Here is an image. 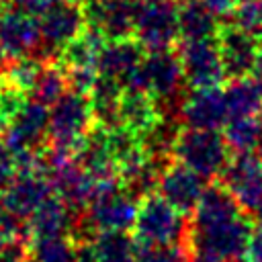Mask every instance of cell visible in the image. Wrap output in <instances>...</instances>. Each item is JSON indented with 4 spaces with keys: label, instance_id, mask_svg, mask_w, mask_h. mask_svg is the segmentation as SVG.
Instances as JSON below:
<instances>
[{
    "label": "cell",
    "instance_id": "6da1fadb",
    "mask_svg": "<svg viewBox=\"0 0 262 262\" xmlns=\"http://www.w3.org/2000/svg\"><path fill=\"white\" fill-rule=\"evenodd\" d=\"M192 213L188 229L192 250L213 252L227 262L242 260L254 231L242 205L225 186H207Z\"/></svg>",
    "mask_w": 262,
    "mask_h": 262
},
{
    "label": "cell",
    "instance_id": "7a4b0ae2",
    "mask_svg": "<svg viewBox=\"0 0 262 262\" xmlns=\"http://www.w3.org/2000/svg\"><path fill=\"white\" fill-rule=\"evenodd\" d=\"M172 156L203 178L221 176L229 164V145L217 129L184 127L176 133Z\"/></svg>",
    "mask_w": 262,
    "mask_h": 262
},
{
    "label": "cell",
    "instance_id": "3957f363",
    "mask_svg": "<svg viewBox=\"0 0 262 262\" xmlns=\"http://www.w3.org/2000/svg\"><path fill=\"white\" fill-rule=\"evenodd\" d=\"M184 82L186 80L178 53L164 49V51H147V55H143L141 66L137 68L131 82L125 88L143 90L158 102V108L162 104H168V106H176L180 113L182 100H178V94Z\"/></svg>",
    "mask_w": 262,
    "mask_h": 262
},
{
    "label": "cell",
    "instance_id": "277c9868",
    "mask_svg": "<svg viewBox=\"0 0 262 262\" xmlns=\"http://www.w3.org/2000/svg\"><path fill=\"white\" fill-rule=\"evenodd\" d=\"M94 127L90 96L78 90H68L49 111L47 145L61 151H74Z\"/></svg>",
    "mask_w": 262,
    "mask_h": 262
},
{
    "label": "cell",
    "instance_id": "5b68a950",
    "mask_svg": "<svg viewBox=\"0 0 262 262\" xmlns=\"http://www.w3.org/2000/svg\"><path fill=\"white\" fill-rule=\"evenodd\" d=\"M139 211L137 196H133L121 180L98 182V188L86 207V223L96 231H127L135 225Z\"/></svg>",
    "mask_w": 262,
    "mask_h": 262
},
{
    "label": "cell",
    "instance_id": "8992f818",
    "mask_svg": "<svg viewBox=\"0 0 262 262\" xmlns=\"http://www.w3.org/2000/svg\"><path fill=\"white\" fill-rule=\"evenodd\" d=\"M133 229L141 246H174L188 233L182 211L160 194H147L139 201Z\"/></svg>",
    "mask_w": 262,
    "mask_h": 262
},
{
    "label": "cell",
    "instance_id": "52a82bcc",
    "mask_svg": "<svg viewBox=\"0 0 262 262\" xmlns=\"http://www.w3.org/2000/svg\"><path fill=\"white\" fill-rule=\"evenodd\" d=\"M178 0H135V41L145 51L170 49L180 37Z\"/></svg>",
    "mask_w": 262,
    "mask_h": 262
},
{
    "label": "cell",
    "instance_id": "ba28073f",
    "mask_svg": "<svg viewBox=\"0 0 262 262\" xmlns=\"http://www.w3.org/2000/svg\"><path fill=\"white\" fill-rule=\"evenodd\" d=\"M39 29H41V47L37 57L47 61L57 59L61 49L88 29L86 12L76 0L51 2L45 8V12L39 16Z\"/></svg>",
    "mask_w": 262,
    "mask_h": 262
},
{
    "label": "cell",
    "instance_id": "9c48e42d",
    "mask_svg": "<svg viewBox=\"0 0 262 262\" xmlns=\"http://www.w3.org/2000/svg\"><path fill=\"white\" fill-rule=\"evenodd\" d=\"M178 57L190 88H215L227 76L215 39H182Z\"/></svg>",
    "mask_w": 262,
    "mask_h": 262
},
{
    "label": "cell",
    "instance_id": "30bf717a",
    "mask_svg": "<svg viewBox=\"0 0 262 262\" xmlns=\"http://www.w3.org/2000/svg\"><path fill=\"white\" fill-rule=\"evenodd\" d=\"M51 190H53L51 178L41 166H35V168L18 170L14 178L8 182V186L4 188L2 196H4L6 209L14 217L27 221L51 196Z\"/></svg>",
    "mask_w": 262,
    "mask_h": 262
},
{
    "label": "cell",
    "instance_id": "8fae6325",
    "mask_svg": "<svg viewBox=\"0 0 262 262\" xmlns=\"http://www.w3.org/2000/svg\"><path fill=\"white\" fill-rule=\"evenodd\" d=\"M221 176L223 186L244 211H254L262 203V156L258 151L237 154Z\"/></svg>",
    "mask_w": 262,
    "mask_h": 262
},
{
    "label": "cell",
    "instance_id": "7c38bea8",
    "mask_svg": "<svg viewBox=\"0 0 262 262\" xmlns=\"http://www.w3.org/2000/svg\"><path fill=\"white\" fill-rule=\"evenodd\" d=\"M41 47L39 18L2 6L0 10V57L4 61L33 55Z\"/></svg>",
    "mask_w": 262,
    "mask_h": 262
},
{
    "label": "cell",
    "instance_id": "4fadbf2b",
    "mask_svg": "<svg viewBox=\"0 0 262 262\" xmlns=\"http://www.w3.org/2000/svg\"><path fill=\"white\" fill-rule=\"evenodd\" d=\"M205 180L207 178H203L192 168L180 162H174L162 168L156 188H158V194L164 196L170 205H174L182 213H188V211H194L199 201L203 199L207 190Z\"/></svg>",
    "mask_w": 262,
    "mask_h": 262
},
{
    "label": "cell",
    "instance_id": "5bb4252c",
    "mask_svg": "<svg viewBox=\"0 0 262 262\" xmlns=\"http://www.w3.org/2000/svg\"><path fill=\"white\" fill-rule=\"evenodd\" d=\"M88 29L96 31L106 41L127 39L135 29L133 0H92L84 6Z\"/></svg>",
    "mask_w": 262,
    "mask_h": 262
},
{
    "label": "cell",
    "instance_id": "9a60e30c",
    "mask_svg": "<svg viewBox=\"0 0 262 262\" xmlns=\"http://www.w3.org/2000/svg\"><path fill=\"white\" fill-rule=\"evenodd\" d=\"M178 117L186 127L196 129H219L229 121V108L225 94L219 86L215 88H192V92L182 98Z\"/></svg>",
    "mask_w": 262,
    "mask_h": 262
},
{
    "label": "cell",
    "instance_id": "2e32d148",
    "mask_svg": "<svg viewBox=\"0 0 262 262\" xmlns=\"http://www.w3.org/2000/svg\"><path fill=\"white\" fill-rule=\"evenodd\" d=\"M78 211L72 209L61 196L51 194L25 223H27V235L29 242L49 239V237H70L74 223H76Z\"/></svg>",
    "mask_w": 262,
    "mask_h": 262
},
{
    "label": "cell",
    "instance_id": "e0dca14e",
    "mask_svg": "<svg viewBox=\"0 0 262 262\" xmlns=\"http://www.w3.org/2000/svg\"><path fill=\"white\" fill-rule=\"evenodd\" d=\"M217 43H219V51L223 57L225 74L229 78H237V76H246L254 72L256 55H258V41L254 37L229 25L219 31Z\"/></svg>",
    "mask_w": 262,
    "mask_h": 262
},
{
    "label": "cell",
    "instance_id": "ac0fdd59",
    "mask_svg": "<svg viewBox=\"0 0 262 262\" xmlns=\"http://www.w3.org/2000/svg\"><path fill=\"white\" fill-rule=\"evenodd\" d=\"M143 51L145 49L129 37L106 41L98 57V76L113 78L127 86L143 61Z\"/></svg>",
    "mask_w": 262,
    "mask_h": 262
},
{
    "label": "cell",
    "instance_id": "d6986e66",
    "mask_svg": "<svg viewBox=\"0 0 262 262\" xmlns=\"http://www.w3.org/2000/svg\"><path fill=\"white\" fill-rule=\"evenodd\" d=\"M223 94L229 108V121L258 115L262 111V78L258 74L231 78V82L223 88Z\"/></svg>",
    "mask_w": 262,
    "mask_h": 262
},
{
    "label": "cell",
    "instance_id": "ffe728a7",
    "mask_svg": "<svg viewBox=\"0 0 262 262\" xmlns=\"http://www.w3.org/2000/svg\"><path fill=\"white\" fill-rule=\"evenodd\" d=\"M162 119L158 102L143 90L125 88L121 98V125L137 133L139 137L147 133Z\"/></svg>",
    "mask_w": 262,
    "mask_h": 262
},
{
    "label": "cell",
    "instance_id": "44dd1931",
    "mask_svg": "<svg viewBox=\"0 0 262 262\" xmlns=\"http://www.w3.org/2000/svg\"><path fill=\"white\" fill-rule=\"evenodd\" d=\"M178 25L182 39H215L221 31L217 16L203 0H180Z\"/></svg>",
    "mask_w": 262,
    "mask_h": 262
},
{
    "label": "cell",
    "instance_id": "7402d4cb",
    "mask_svg": "<svg viewBox=\"0 0 262 262\" xmlns=\"http://www.w3.org/2000/svg\"><path fill=\"white\" fill-rule=\"evenodd\" d=\"M106 39L100 37L96 31L86 29L80 37H76L72 43H68L57 61L70 72V70H96L98 72V57L104 47Z\"/></svg>",
    "mask_w": 262,
    "mask_h": 262
},
{
    "label": "cell",
    "instance_id": "603a6c76",
    "mask_svg": "<svg viewBox=\"0 0 262 262\" xmlns=\"http://www.w3.org/2000/svg\"><path fill=\"white\" fill-rule=\"evenodd\" d=\"M90 244L100 262H137L139 242L127 231H96Z\"/></svg>",
    "mask_w": 262,
    "mask_h": 262
},
{
    "label": "cell",
    "instance_id": "cb8c5ba5",
    "mask_svg": "<svg viewBox=\"0 0 262 262\" xmlns=\"http://www.w3.org/2000/svg\"><path fill=\"white\" fill-rule=\"evenodd\" d=\"M223 137L235 154H252L262 149V117H237L227 121Z\"/></svg>",
    "mask_w": 262,
    "mask_h": 262
},
{
    "label": "cell",
    "instance_id": "d4e9b609",
    "mask_svg": "<svg viewBox=\"0 0 262 262\" xmlns=\"http://www.w3.org/2000/svg\"><path fill=\"white\" fill-rule=\"evenodd\" d=\"M70 90V80H68V72L66 68L57 61V59H51V61H45L37 80H35V86L31 90V98L43 102L45 106H51L55 104L66 92Z\"/></svg>",
    "mask_w": 262,
    "mask_h": 262
},
{
    "label": "cell",
    "instance_id": "484cf974",
    "mask_svg": "<svg viewBox=\"0 0 262 262\" xmlns=\"http://www.w3.org/2000/svg\"><path fill=\"white\" fill-rule=\"evenodd\" d=\"M35 262H76V242L72 237H49L31 244Z\"/></svg>",
    "mask_w": 262,
    "mask_h": 262
},
{
    "label": "cell",
    "instance_id": "4316f807",
    "mask_svg": "<svg viewBox=\"0 0 262 262\" xmlns=\"http://www.w3.org/2000/svg\"><path fill=\"white\" fill-rule=\"evenodd\" d=\"M231 25L248 33L256 41H262V0H244L231 14Z\"/></svg>",
    "mask_w": 262,
    "mask_h": 262
},
{
    "label": "cell",
    "instance_id": "83f0119b",
    "mask_svg": "<svg viewBox=\"0 0 262 262\" xmlns=\"http://www.w3.org/2000/svg\"><path fill=\"white\" fill-rule=\"evenodd\" d=\"M27 100H29L27 92H23L20 88L2 80V86H0V129H4L16 117V113L25 106Z\"/></svg>",
    "mask_w": 262,
    "mask_h": 262
},
{
    "label": "cell",
    "instance_id": "f1b7e54d",
    "mask_svg": "<svg viewBox=\"0 0 262 262\" xmlns=\"http://www.w3.org/2000/svg\"><path fill=\"white\" fill-rule=\"evenodd\" d=\"M137 262H188V256L180 244H174V246H141L139 244Z\"/></svg>",
    "mask_w": 262,
    "mask_h": 262
},
{
    "label": "cell",
    "instance_id": "f546056e",
    "mask_svg": "<svg viewBox=\"0 0 262 262\" xmlns=\"http://www.w3.org/2000/svg\"><path fill=\"white\" fill-rule=\"evenodd\" d=\"M16 172H18L16 158H14L12 149L8 147L6 139L0 135V190H4L8 186V182L14 178Z\"/></svg>",
    "mask_w": 262,
    "mask_h": 262
},
{
    "label": "cell",
    "instance_id": "4dcf8cb0",
    "mask_svg": "<svg viewBox=\"0 0 262 262\" xmlns=\"http://www.w3.org/2000/svg\"><path fill=\"white\" fill-rule=\"evenodd\" d=\"M49 0H2V6L8 10H16L29 16H41L45 12V8L49 6Z\"/></svg>",
    "mask_w": 262,
    "mask_h": 262
},
{
    "label": "cell",
    "instance_id": "1f68e13d",
    "mask_svg": "<svg viewBox=\"0 0 262 262\" xmlns=\"http://www.w3.org/2000/svg\"><path fill=\"white\" fill-rule=\"evenodd\" d=\"M242 262H262V229L252 233L246 252L242 256Z\"/></svg>",
    "mask_w": 262,
    "mask_h": 262
},
{
    "label": "cell",
    "instance_id": "d6a6232c",
    "mask_svg": "<svg viewBox=\"0 0 262 262\" xmlns=\"http://www.w3.org/2000/svg\"><path fill=\"white\" fill-rule=\"evenodd\" d=\"M205 6L217 16V18H225V16H231L235 6H237V0H203Z\"/></svg>",
    "mask_w": 262,
    "mask_h": 262
},
{
    "label": "cell",
    "instance_id": "836d02e7",
    "mask_svg": "<svg viewBox=\"0 0 262 262\" xmlns=\"http://www.w3.org/2000/svg\"><path fill=\"white\" fill-rule=\"evenodd\" d=\"M76 262H100L90 242H76Z\"/></svg>",
    "mask_w": 262,
    "mask_h": 262
},
{
    "label": "cell",
    "instance_id": "e575fe53",
    "mask_svg": "<svg viewBox=\"0 0 262 262\" xmlns=\"http://www.w3.org/2000/svg\"><path fill=\"white\" fill-rule=\"evenodd\" d=\"M188 262H227L225 258L213 254V252H205V250H192Z\"/></svg>",
    "mask_w": 262,
    "mask_h": 262
},
{
    "label": "cell",
    "instance_id": "d590c367",
    "mask_svg": "<svg viewBox=\"0 0 262 262\" xmlns=\"http://www.w3.org/2000/svg\"><path fill=\"white\" fill-rule=\"evenodd\" d=\"M254 72L262 78V43L258 45V55H256V66H254Z\"/></svg>",
    "mask_w": 262,
    "mask_h": 262
},
{
    "label": "cell",
    "instance_id": "8d00e7d4",
    "mask_svg": "<svg viewBox=\"0 0 262 262\" xmlns=\"http://www.w3.org/2000/svg\"><path fill=\"white\" fill-rule=\"evenodd\" d=\"M8 213H10V211L6 209V203H4V196L0 194V223H2V221H4L6 217H8Z\"/></svg>",
    "mask_w": 262,
    "mask_h": 262
},
{
    "label": "cell",
    "instance_id": "74e56055",
    "mask_svg": "<svg viewBox=\"0 0 262 262\" xmlns=\"http://www.w3.org/2000/svg\"><path fill=\"white\" fill-rule=\"evenodd\" d=\"M252 213H254V219H256V223H258V225H260V229H262V203H260V205H258V207H256Z\"/></svg>",
    "mask_w": 262,
    "mask_h": 262
},
{
    "label": "cell",
    "instance_id": "f35d334b",
    "mask_svg": "<svg viewBox=\"0 0 262 262\" xmlns=\"http://www.w3.org/2000/svg\"><path fill=\"white\" fill-rule=\"evenodd\" d=\"M49 2H72V0H49Z\"/></svg>",
    "mask_w": 262,
    "mask_h": 262
},
{
    "label": "cell",
    "instance_id": "ab89813d",
    "mask_svg": "<svg viewBox=\"0 0 262 262\" xmlns=\"http://www.w3.org/2000/svg\"><path fill=\"white\" fill-rule=\"evenodd\" d=\"M25 262H35V258H33V256H29V258H27Z\"/></svg>",
    "mask_w": 262,
    "mask_h": 262
},
{
    "label": "cell",
    "instance_id": "60d3db41",
    "mask_svg": "<svg viewBox=\"0 0 262 262\" xmlns=\"http://www.w3.org/2000/svg\"><path fill=\"white\" fill-rule=\"evenodd\" d=\"M2 244H4V239H2V237H0V248H2Z\"/></svg>",
    "mask_w": 262,
    "mask_h": 262
},
{
    "label": "cell",
    "instance_id": "b9f144b4",
    "mask_svg": "<svg viewBox=\"0 0 262 262\" xmlns=\"http://www.w3.org/2000/svg\"><path fill=\"white\" fill-rule=\"evenodd\" d=\"M0 86H2V74H0Z\"/></svg>",
    "mask_w": 262,
    "mask_h": 262
},
{
    "label": "cell",
    "instance_id": "7bdbcfd3",
    "mask_svg": "<svg viewBox=\"0 0 262 262\" xmlns=\"http://www.w3.org/2000/svg\"><path fill=\"white\" fill-rule=\"evenodd\" d=\"M0 10H2V0H0Z\"/></svg>",
    "mask_w": 262,
    "mask_h": 262
},
{
    "label": "cell",
    "instance_id": "ee69618b",
    "mask_svg": "<svg viewBox=\"0 0 262 262\" xmlns=\"http://www.w3.org/2000/svg\"><path fill=\"white\" fill-rule=\"evenodd\" d=\"M239 2H244V0H237V4H239Z\"/></svg>",
    "mask_w": 262,
    "mask_h": 262
},
{
    "label": "cell",
    "instance_id": "f6af8a7d",
    "mask_svg": "<svg viewBox=\"0 0 262 262\" xmlns=\"http://www.w3.org/2000/svg\"><path fill=\"white\" fill-rule=\"evenodd\" d=\"M86 2H92V0H86Z\"/></svg>",
    "mask_w": 262,
    "mask_h": 262
},
{
    "label": "cell",
    "instance_id": "bcb514c9",
    "mask_svg": "<svg viewBox=\"0 0 262 262\" xmlns=\"http://www.w3.org/2000/svg\"><path fill=\"white\" fill-rule=\"evenodd\" d=\"M0 59H2V57H0Z\"/></svg>",
    "mask_w": 262,
    "mask_h": 262
}]
</instances>
